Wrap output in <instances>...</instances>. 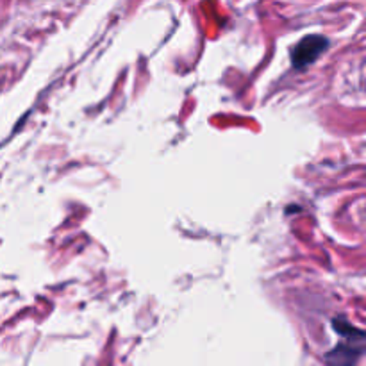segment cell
<instances>
[{
  "mask_svg": "<svg viewBox=\"0 0 366 366\" xmlns=\"http://www.w3.org/2000/svg\"><path fill=\"white\" fill-rule=\"evenodd\" d=\"M366 352V347L360 345V340H349L347 343H340L335 350L325 356L327 366H356L360 357Z\"/></svg>",
  "mask_w": 366,
  "mask_h": 366,
  "instance_id": "cell-2",
  "label": "cell"
},
{
  "mask_svg": "<svg viewBox=\"0 0 366 366\" xmlns=\"http://www.w3.org/2000/svg\"><path fill=\"white\" fill-rule=\"evenodd\" d=\"M329 39L320 34H311L300 39L292 50V63L297 70H304L327 50Z\"/></svg>",
  "mask_w": 366,
  "mask_h": 366,
  "instance_id": "cell-1",
  "label": "cell"
},
{
  "mask_svg": "<svg viewBox=\"0 0 366 366\" xmlns=\"http://www.w3.org/2000/svg\"><path fill=\"white\" fill-rule=\"evenodd\" d=\"M335 329H336V332H338V335L343 336V338H349V340H363V338H366V332L354 327V325L349 324V322H347L343 317L336 318Z\"/></svg>",
  "mask_w": 366,
  "mask_h": 366,
  "instance_id": "cell-3",
  "label": "cell"
}]
</instances>
